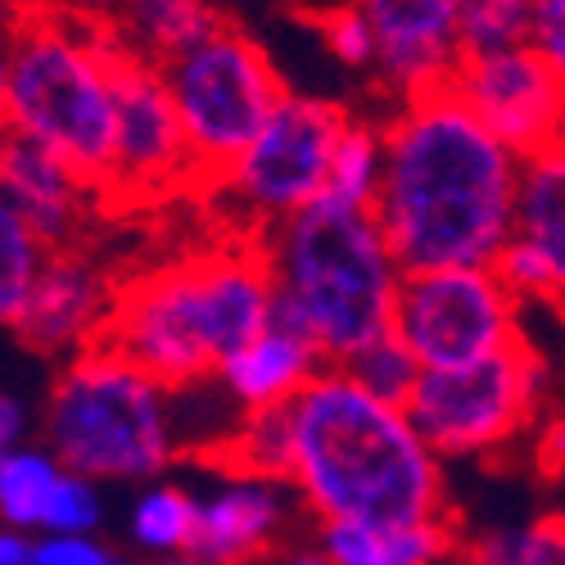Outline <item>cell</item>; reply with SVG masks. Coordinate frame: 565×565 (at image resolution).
Masks as SVG:
<instances>
[{
  "mask_svg": "<svg viewBox=\"0 0 565 565\" xmlns=\"http://www.w3.org/2000/svg\"><path fill=\"white\" fill-rule=\"evenodd\" d=\"M493 271H498L502 286L511 290L515 303H556V276H552L547 258L534 245H525L521 235H515V241L498 254Z\"/></svg>",
  "mask_w": 565,
  "mask_h": 565,
  "instance_id": "f546056e",
  "label": "cell"
},
{
  "mask_svg": "<svg viewBox=\"0 0 565 565\" xmlns=\"http://www.w3.org/2000/svg\"><path fill=\"white\" fill-rule=\"evenodd\" d=\"M534 36V0H466L461 6V60L498 55L530 45Z\"/></svg>",
  "mask_w": 565,
  "mask_h": 565,
  "instance_id": "4316f807",
  "label": "cell"
},
{
  "mask_svg": "<svg viewBox=\"0 0 565 565\" xmlns=\"http://www.w3.org/2000/svg\"><path fill=\"white\" fill-rule=\"evenodd\" d=\"M114 308H118V295L109 290L100 267H90L77 254H51V263H45V271L36 276V286L28 295L14 335L32 353L77 358L86 349H96V340H105Z\"/></svg>",
  "mask_w": 565,
  "mask_h": 565,
  "instance_id": "2e32d148",
  "label": "cell"
},
{
  "mask_svg": "<svg viewBox=\"0 0 565 565\" xmlns=\"http://www.w3.org/2000/svg\"><path fill=\"white\" fill-rule=\"evenodd\" d=\"M381 41V73L403 100L448 86L461 64L466 0H358Z\"/></svg>",
  "mask_w": 565,
  "mask_h": 565,
  "instance_id": "9a60e30c",
  "label": "cell"
},
{
  "mask_svg": "<svg viewBox=\"0 0 565 565\" xmlns=\"http://www.w3.org/2000/svg\"><path fill=\"white\" fill-rule=\"evenodd\" d=\"M349 118L353 114H344L331 100L290 90L254 146L217 181V191H226V200L263 231L303 213L331 185L335 150Z\"/></svg>",
  "mask_w": 565,
  "mask_h": 565,
  "instance_id": "30bf717a",
  "label": "cell"
},
{
  "mask_svg": "<svg viewBox=\"0 0 565 565\" xmlns=\"http://www.w3.org/2000/svg\"><path fill=\"white\" fill-rule=\"evenodd\" d=\"M36 539L23 530H0V565H32Z\"/></svg>",
  "mask_w": 565,
  "mask_h": 565,
  "instance_id": "d590c367",
  "label": "cell"
},
{
  "mask_svg": "<svg viewBox=\"0 0 565 565\" xmlns=\"http://www.w3.org/2000/svg\"><path fill=\"white\" fill-rule=\"evenodd\" d=\"M543 407V362L521 340L484 362L420 371L407 398L412 426L448 457H484L521 439Z\"/></svg>",
  "mask_w": 565,
  "mask_h": 565,
  "instance_id": "ba28073f",
  "label": "cell"
},
{
  "mask_svg": "<svg viewBox=\"0 0 565 565\" xmlns=\"http://www.w3.org/2000/svg\"><path fill=\"white\" fill-rule=\"evenodd\" d=\"M525 154H515L452 86L420 90L385 122L375 200L403 271L493 267L515 241Z\"/></svg>",
  "mask_w": 565,
  "mask_h": 565,
  "instance_id": "6da1fadb",
  "label": "cell"
},
{
  "mask_svg": "<svg viewBox=\"0 0 565 565\" xmlns=\"http://www.w3.org/2000/svg\"><path fill=\"white\" fill-rule=\"evenodd\" d=\"M28 435H32V407L14 390H6L0 394V452L23 448Z\"/></svg>",
  "mask_w": 565,
  "mask_h": 565,
  "instance_id": "d6a6232c",
  "label": "cell"
},
{
  "mask_svg": "<svg viewBox=\"0 0 565 565\" xmlns=\"http://www.w3.org/2000/svg\"><path fill=\"white\" fill-rule=\"evenodd\" d=\"M515 235L547 258L556 276V303H565V136L525 159Z\"/></svg>",
  "mask_w": 565,
  "mask_h": 565,
  "instance_id": "ffe728a7",
  "label": "cell"
},
{
  "mask_svg": "<svg viewBox=\"0 0 565 565\" xmlns=\"http://www.w3.org/2000/svg\"><path fill=\"white\" fill-rule=\"evenodd\" d=\"M344 371L353 375L366 394L407 407V398H412V390H416V381H420V371H426V366H420L416 353L390 331L385 340H375L371 349H362Z\"/></svg>",
  "mask_w": 565,
  "mask_h": 565,
  "instance_id": "83f0119b",
  "label": "cell"
},
{
  "mask_svg": "<svg viewBox=\"0 0 565 565\" xmlns=\"http://www.w3.org/2000/svg\"><path fill=\"white\" fill-rule=\"evenodd\" d=\"M276 308L263 245L200 254L118 290V308L100 344L185 390L213 381L217 366L254 344Z\"/></svg>",
  "mask_w": 565,
  "mask_h": 565,
  "instance_id": "277c9868",
  "label": "cell"
},
{
  "mask_svg": "<svg viewBox=\"0 0 565 565\" xmlns=\"http://www.w3.org/2000/svg\"><path fill=\"white\" fill-rule=\"evenodd\" d=\"M150 565H209V561H200L195 552H185V556H168V561H150Z\"/></svg>",
  "mask_w": 565,
  "mask_h": 565,
  "instance_id": "8d00e7d4",
  "label": "cell"
},
{
  "mask_svg": "<svg viewBox=\"0 0 565 565\" xmlns=\"http://www.w3.org/2000/svg\"><path fill=\"white\" fill-rule=\"evenodd\" d=\"M41 444L96 484H154L181 457L177 390L96 344L55 375L41 407Z\"/></svg>",
  "mask_w": 565,
  "mask_h": 565,
  "instance_id": "5b68a950",
  "label": "cell"
},
{
  "mask_svg": "<svg viewBox=\"0 0 565 565\" xmlns=\"http://www.w3.org/2000/svg\"><path fill=\"white\" fill-rule=\"evenodd\" d=\"M163 82L181 114L185 140H191L195 181L209 185H217L235 168V159L254 146L258 131L290 96L271 55L235 28H222L195 51L168 60Z\"/></svg>",
  "mask_w": 565,
  "mask_h": 565,
  "instance_id": "52a82bcc",
  "label": "cell"
},
{
  "mask_svg": "<svg viewBox=\"0 0 565 565\" xmlns=\"http://www.w3.org/2000/svg\"><path fill=\"white\" fill-rule=\"evenodd\" d=\"M271 267V321L308 335L331 366H349L362 349L394 331L403 263L375 209L321 195L303 213L258 235Z\"/></svg>",
  "mask_w": 565,
  "mask_h": 565,
  "instance_id": "3957f363",
  "label": "cell"
},
{
  "mask_svg": "<svg viewBox=\"0 0 565 565\" xmlns=\"http://www.w3.org/2000/svg\"><path fill=\"white\" fill-rule=\"evenodd\" d=\"M209 461L226 466V470L267 476V480H290V466H295V412L290 407L245 412L241 426H235V435Z\"/></svg>",
  "mask_w": 565,
  "mask_h": 565,
  "instance_id": "603a6c76",
  "label": "cell"
},
{
  "mask_svg": "<svg viewBox=\"0 0 565 565\" xmlns=\"http://www.w3.org/2000/svg\"><path fill=\"white\" fill-rule=\"evenodd\" d=\"M0 185H6L0 204L14 209L51 254H64L82 222L90 185L60 154L10 131H6V154H0Z\"/></svg>",
  "mask_w": 565,
  "mask_h": 565,
  "instance_id": "e0dca14e",
  "label": "cell"
},
{
  "mask_svg": "<svg viewBox=\"0 0 565 565\" xmlns=\"http://www.w3.org/2000/svg\"><path fill=\"white\" fill-rule=\"evenodd\" d=\"M200 530V498L195 489H185L181 480H154L146 489H136L122 515V534L127 543L146 556V561H168L185 556L195 547Z\"/></svg>",
  "mask_w": 565,
  "mask_h": 565,
  "instance_id": "44dd1931",
  "label": "cell"
},
{
  "mask_svg": "<svg viewBox=\"0 0 565 565\" xmlns=\"http://www.w3.org/2000/svg\"><path fill=\"white\" fill-rule=\"evenodd\" d=\"M0 521L6 530L41 534H100L109 521L105 484L68 470L51 448H10L0 452Z\"/></svg>",
  "mask_w": 565,
  "mask_h": 565,
  "instance_id": "5bb4252c",
  "label": "cell"
},
{
  "mask_svg": "<svg viewBox=\"0 0 565 565\" xmlns=\"http://www.w3.org/2000/svg\"><path fill=\"white\" fill-rule=\"evenodd\" d=\"M45 263H51V249L36 241L32 226L14 209L0 204V321H6L10 331L19 326Z\"/></svg>",
  "mask_w": 565,
  "mask_h": 565,
  "instance_id": "484cf974",
  "label": "cell"
},
{
  "mask_svg": "<svg viewBox=\"0 0 565 565\" xmlns=\"http://www.w3.org/2000/svg\"><path fill=\"white\" fill-rule=\"evenodd\" d=\"M181 181H195V159L163 82V64L118 51V150L109 191L154 195Z\"/></svg>",
  "mask_w": 565,
  "mask_h": 565,
  "instance_id": "7c38bea8",
  "label": "cell"
},
{
  "mask_svg": "<svg viewBox=\"0 0 565 565\" xmlns=\"http://www.w3.org/2000/svg\"><path fill=\"white\" fill-rule=\"evenodd\" d=\"M394 335L426 371L484 362L521 344V303L493 267L407 271L394 303Z\"/></svg>",
  "mask_w": 565,
  "mask_h": 565,
  "instance_id": "9c48e42d",
  "label": "cell"
},
{
  "mask_svg": "<svg viewBox=\"0 0 565 565\" xmlns=\"http://www.w3.org/2000/svg\"><path fill=\"white\" fill-rule=\"evenodd\" d=\"M213 489L200 498L195 556L209 565H258L290 539H303V521H312L299 489L290 480H267L249 470L213 466Z\"/></svg>",
  "mask_w": 565,
  "mask_h": 565,
  "instance_id": "4fadbf2b",
  "label": "cell"
},
{
  "mask_svg": "<svg viewBox=\"0 0 565 565\" xmlns=\"http://www.w3.org/2000/svg\"><path fill=\"white\" fill-rule=\"evenodd\" d=\"M114 6L127 36L140 45V60L150 64H168L226 28L209 0H114Z\"/></svg>",
  "mask_w": 565,
  "mask_h": 565,
  "instance_id": "7402d4cb",
  "label": "cell"
},
{
  "mask_svg": "<svg viewBox=\"0 0 565 565\" xmlns=\"http://www.w3.org/2000/svg\"><path fill=\"white\" fill-rule=\"evenodd\" d=\"M258 565H335L326 556V547L317 543V534H303V539H290L286 547H276L271 556H263Z\"/></svg>",
  "mask_w": 565,
  "mask_h": 565,
  "instance_id": "836d02e7",
  "label": "cell"
},
{
  "mask_svg": "<svg viewBox=\"0 0 565 565\" xmlns=\"http://www.w3.org/2000/svg\"><path fill=\"white\" fill-rule=\"evenodd\" d=\"M317 543L335 565H461L452 521H331L317 525Z\"/></svg>",
  "mask_w": 565,
  "mask_h": 565,
  "instance_id": "d6986e66",
  "label": "cell"
},
{
  "mask_svg": "<svg viewBox=\"0 0 565 565\" xmlns=\"http://www.w3.org/2000/svg\"><path fill=\"white\" fill-rule=\"evenodd\" d=\"M280 6H295V10H303V6H308V0H280Z\"/></svg>",
  "mask_w": 565,
  "mask_h": 565,
  "instance_id": "74e56055",
  "label": "cell"
},
{
  "mask_svg": "<svg viewBox=\"0 0 565 565\" xmlns=\"http://www.w3.org/2000/svg\"><path fill=\"white\" fill-rule=\"evenodd\" d=\"M539 461H543V470H552V476H561V470H565V412L552 416L547 426H543V435H539Z\"/></svg>",
  "mask_w": 565,
  "mask_h": 565,
  "instance_id": "e575fe53",
  "label": "cell"
},
{
  "mask_svg": "<svg viewBox=\"0 0 565 565\" xmlns=\"http://www.w3.org/2000/svg\"><path fill=\"white\" fill-rule=\"evenodd\" d=\"M326 366L331 362L321 358V349L308 335L271 321L254 344H245L217 366L213 381L241 412H267V407H290Z\"/></svg>",
  "mask_w": 565,
  "mask_h": 565,
  "instance_id": "ac0fdd59",
  "label": "cell"
},
{
  "mask_svg": "<svg viewBox=\"0 0 565 565\" xmlns=\"http://www.w3.org/2000/svg\"><path fill=\"white\" fill-rule=\"evenodd\" d=\"M290 412V484L317 525L448 521L444 457L412 426L403 403L366 394L344 366H326Z\"/></svg>",
  "mask_w": 565,
  "mask_h": 565,
  "instance_id": "7a4b0ae2",
  "label": "cell"
},
{
  "mask_svg": "<svg viewBox=\"0 0 565 565\" xmlns=\"http://www.w3.org/2000/svg\"><path fill=\"white\" fill-rule=\"evenodd\" d=\"M317 28H321L326 55H331L335 64H344V68H375V60H381V41H375V28L362 14L358 0H344V6L326 10Z\"/></svg>",
  "mask_w": 565,
  "mask_h": 565,
  "instance_id": "f1b7e54d",
  "label": "cell"
},
{
  "mask_svg": "<svg viewBox=\"0 0 565 565\" xmlns=\"http://www.w3.org/2000/svg\"><path fill=\"white\" fill-rule=\"evenodd\" d=\"M530 45L547 60L556 82L565 86V0H534V36Z\"/></svg>",
  "mask_w": 565,
  "mask_h": 565,
  "instance_id": "1f68e13d",
  "label": "cell"
},
{
  "mask_svg": "<svg viewBox=\"0 0 565 565\" xmlns=\"http://www.w3.org/2000/svg\"><path fill=\"white\" fill-rule=\"evenodd\" d=\"M381 185H385V122L349 118L326 195L340 204H353V209H375Z\"/></svg>",
  "mask_w": 565,
  "mask_h": 565,
  "instance_id": "cb8c5ba5",
  "label": "cell"
},
{
  "mask_svg": "<svg viewBox=\"0 0 565 565\" xmlns=\"http://www.w3.org/2000/svg\"><path fill=\"white\" fill-rule=\"evenodd\" d=\"M6 131L60 154L90 191H109L118 150V51L64 23H23L6 51Z\"/></svg>",
  "mask_w": 565,
  "mask_h": 565,
  "instance_id": "8992f818",
  "label": "cell"
},
{
  "mask_svg": "<svg viewBox=\"0 0 565 565\" xmlns=\"http://www.w3.org/2000/svg\"><path fill=\"white\" fill-rule=\"evenodd\" d=\"M32 565H150V561L118 552L100 534H41Z\"/></svg>",
  "mask_w": 565,
  "mask_h": 565,
  "instance_id": "4dcf8cb0",
  "label": "cell"
},
{
  "mask_svg": "<svg viewBox=\"0 0 565 565\" xmlns=\"http://www.w3.org/2000/svg\"><path fill=\"white\" fill-rule=\"evenodd\" d=\"M461 565H565V521L543 515L530 525H498L461 543Z\"/></svg>",
  "mask_w": 565,
  "mask_h": 565,
  "instance_id": "d4e9b609",
  "label": "cell"
},
{
  "mask_svg": "<svg viewBox=\"0 0 565 565\" xmlns=\"http://www.w3.org/2000/svg\"><path fill=\"white\" fill-rule=\"evenodd\" d=\"M448 86L525 159L565 136V86L534 45L466 55Z\"/></svg>",
  "mask_w": 565,
  "mask_h": 565,
  "instance_id": "8fae6325",
  "label": "cell"
}]
</instances>
